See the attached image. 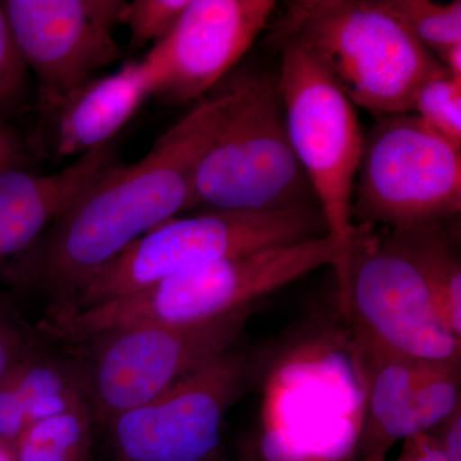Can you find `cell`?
<instances>
[{"label": "cell", "instance_id": "22", "mask_svg": "<svg viewBox=\"0 0 461 461\" xmlns=\"http://www.w3.org/2000/svg\"><path fill=\"white\" fill-rule=\"evenodd\" d=\"M27 68L25 60L18 50L16 39L5 5L0 2V118L14 113L25 99L27 84Z\"/></svg>", "mask_w": 461, "mask_h": 461}, {"label": "cell", "instance_id": "30", "mask_svg": "<svg viewBox=\"0 0 461 461\" xmlns=\"http://www.w3.org/2000/svg\"><path fill=\"white\" fill-rule=\"evenodd\" d=\"M0 461H14L11 451L7 450V448L2 447V446H0Z\"/></svg>", "mask_w": 461, "mask_h": 461}, {"label": "cell", "instance_id": "13", "mask_svg": "<svg viewBox=\"0 0 461 461\" xmlns=\"http://www.w3.org/2000/svg\"><path fill=\"white\" fill-rule=\"evenodd\" d=\"M353 353L364 391L357 457L387 455L395 442L432 432L461 405L459 363Z\"/></svg>", "mask_w": 461, "mask_h": 461}, {"label": "cell", "instance_id": "19", "mask_svg": "<svg viewBox=\"0 0 461 461\" xmlns=\"http://www.w3.org/2000/svg\"><path fill=\"white\" fill-rule=\"evenodd\" d=\"M418 41L433 54L461 44V2L448 5L430 0H388Z\"/></svg>", "mask_w": 461, "mask_h": 461}, {"label": "cell", "instance_id": "4", "mask_svg": "<svg viewBox=\"0 0 461 461\" xmlns=\"http://www.w3.org/2000/svg\"><path fill=\"white\" fill-rule=\"evenodd\" d=\"M230 83L232 99L200 159L190 211L267 213L317 205L288 138L277 76Z\"/></svg>", "mask_w": 461, "mask_h": 461}, {"label": "cell", "instance_id": "16", "mask_svg": "<svg viewBox=\"0 0 461 461\" xmlns=\"http://www.w3.org/2000/svg\"><path fill=\"white\" fill-rule=\"evenodd\" d=\"M11 378L29 426L87 406L83 382L66 351L50 354L41 348L11 373Z\"/></svg>", "mask_w": 461, "mask_h": 461}, {"label": "cell", "instance_id": "6", "mask_svg": "<svg viewBox=\"0 0 461 461\" xmlns=\"http://www.w3.org/2000/svg\"><path fill=\"white\" fill-rule=\"evenodd\" d=\"M257 308L186 326L129 327L67 346L96 429L153 402L239 344Z\"/></svg>", "mask_w": 461, "mask_h": 461}, {"label": "cell", "instance_id": "12", "mask_svg": "<svg viewBox=\"0 0 461 461\" xmlns=\"http://www.w3.org/2000/svg\"><path fill=\"white\" fill-rule=\"evenodd\" d=\"M273 0H190L172 32L139 60L150 96L202 99L248 53L271 20Z\"/></svg>", "mask_w": 461, "mask_h": 461}, {"label": "cell", "instance_id": "24", "mask_svg": "<svg viewBox=\"0 0 461 461\" xmlns=\"http://www.w3.org/2000/svg\"><path fill=\"white\" fill-rule=\"evenodd\" d=\"M395 461H450L432 433L412 436L403 441L402 450Z\"/></svg>", "mask_w": 461, "mask_h": 461}, {"label": "cell", "instance_id": "3", "mask_svg": "<svg viewBox=\"0 0 461 461\" xmlns=\"http://www.w3.org/2000/svg\"><path fill=\"white\" fill-rule=\"evenodd\" d=\"M333 269L355 353L460 363L461 338L442 320L408 230L357 224Z\"/></svg>", "mask_w": 461, "mask_h": 461}, {"label": "cell", "instance_id": "8", "mask_svg": "<svg viewBox=\"0 0 461 461\" xmlns=\"http://www.w3.org/2000/svg\"><path fill=\"white\" fill-rule=\"evenodd\" d=\"M345 245L335 236L229 258L157 282L112 300L105 311L113 329L186 326L257 308L264 297L321 267L335 268Z\"/></svg>", "mask_w": 461, "mask_h": 461}, {"label": "cell", "instance_id": "21", "mask_svg": "<svg viewBox=\"0 0 461 461\" xmlns=\"http://www.w3.org/2000/svg\"><path fill=\"white\" fill-rule=\"evenodd\" d=\"M190 0H133L127 2L122 23L129 27L133 50L157 44L172 32Z\"/></svg>", "mask_w": 461, "mask_h": 461}, {"label": "cell", "instance_id": "14", "mask_svg": "<svg viewBox=\"0 0 461 461\" xmlns=\"http://www.w3.org/2000/svg\"><path fill=\"white\" fill-rule=\"evenodd\" d=\"M117 162L108 144L50 175L25 168L0 172V276L11 282L58 218Z\"/></svg>", "mask_w": 461, "mask_h": 461}, {"label": "cell", "instance_id": "17", "mask_svg": "<svg viewBox=\"0 0 461 461\" xmlns=\"http://www.w3.org/2000/svg\"><path fill=\"white\" fill-rule=\"evenodd\" d=\"M96 426L87 406L30 424L12 448L14 461H94Z\"/></svg>", "mask_w": 461, "mask_h": 461}, {"label": "cell", "instance_id": "28", "mask_svg": "<svg viewBox=\"0 0 461 461\" xmlns=\"http://www.w3.org/2000/svg\"><path fill=\"white\" fill-rule=\"evenodd\" d=\"M230 461H259V459H258L256 453H254L251 445L249 444L240 448L238 455Z\"/></svg>", "mask_w": 461, "mask_h": 461}, {"label": "cell", "instance_id": "9", "mask_svg": "<svg viewBox=\"0 0 461 461\" xmlns=\"http://www.w3.org/2000/svg\"><path fill=\"white\" fill-rule=\"evenodd\" d=\"M258 371L257 355L236 345L165 395L96 429L95 451L102 461H220L227 414Z\"/></svg>", "mask_w": 461, "mask_h": 461}, {"label": "cell", "instance_id": "26", "mask_svg": "<svg viewBox=\"0 0 461 461\" xmlns=\"http://www.w3.org/2000/svg\"><path fill=\"white\" fill-rule=\"evenodd\" d=\"M25 151L14 131L0 118V172L12 168H23Z\"/></svg>", "mask_w": 461, "mask_h": 461}, {"label": "cell", "instance_id": "5", "mask_svg": "<svg viewBox=\"0 0 461 461\" xmlns=\"http://www.w3.org/2000/svg\"><path fill=\"white\" fill-rule=\"evenodd\" d=\"M326 235L329 227L317 205L267 213L200 212L171 218L136 240L68 303L48 311H83L229 258Z\"/></svg>", "mask_w": 461, "mask_h": 461}, {"label": "cell", "instance_id": "15", "mask_svg": "<svg viewBox=\"0 0 461 461\" xmlns=\"http://www.w3.org/2000/svg\"><path fill=\"white\" fill-rule=\"evenodd\" d=\"M150 94L139 60L93 81L48 112L50 144L58 157H81L105 145L138 113Z\"/></svg>", "mask_w": 461, "mask_h": 461}, {"label": "cell", "instance_id": "10", "mask_svg": "<svg viewBox=\"0 0 461 461\" xmlns=\"http://www.w3.org/2000/svg\"><path fill=\"white\" fill-rule=\"evenodd\" d=\"M277 48L288 138L329 233L346 248L355 233L354 187L366 133L357 107L300 42Z\"/></svg>", "mask_w": 461, "mask_h": 461}, {"label": "cell", "instance_id": "1", "mask_svg": "<svg viewBox=\"0 0 461 461\" xmlns=\"http://www.w3.org/2000/svg\"><path fill=\"white\" fill-rule=\"evenodd\" d=\"M232 99L206 94L131 165L115 163L42 236L12 285L35 287L50 308L68 303L136 240L191 209L196 169Z\"/></svg>", "mask_w": 461, "mask_h": 461}, {"label": "cell", "instance_id": "29", "mask_svg": "<svg viewBox=\"0 0 461 461\" xmlns=\"http://www.w3.org/2000/svg\"><path fill=\"white\" fill-rule=\"evenodd\" d=\"M354 461H386V455L372 454L366 456L357 457Z\"/></svg>", "mask_w": 461, "mask_h": 461}, {"label": "cell", "instance_id": "2", "mask_svg": "<svg viewBox=\"0 0 461 461\" xmlns=\"http://www.w3.org/2000/svg\"><path fill=\"white\" fill-rule=\"evenodd\" d=\"M300 42L355 105L409 113L421 85L444 69L388 0H294L269 41Z\"/></svg>", "mask_w": 461, "mask_h": 461}, {"label": "cell", "instance_id": "27", "mask_svg": "<svg viewBox=\"0 0 461 461\" xmlns=\"http://www.w3.org/2000/svg\"><path fill=\"white\" fill-rule=\"evenodd\" d=\"M436 58L447 74L461 78V44L447 48Z\"/></svg>", "mask_w": 461, "mask_h": 461}, {"label": "cell", "instance_id": "7", "mask_svg": "<svg viewBox=\"0 0 461 461\" xmlns=\"http://www.w3.org/2000/svg\"><path fill=\"white\" fill-rule=\"evenodd\" d=\"M461 213V148L415 114L379 115L364 135L353 222L393 230L450 224Z\"/></svg>", "mask_w": 461, "mask_h": 461}, {"label": "cell", "instance_id": "11", "mask_svg": "<svg viewBox=\"0 0 461 461\" xmlns=\"http://www.w3.org/2000/svg\"><path fill=\"white\" fill-rule=\"evenodd\" d=\"M9 25L38 84V109L53 111L121 56L114 32L123 0H5Z\"/></svg>", "mask_w": 461, "mask_h": 461}, {"label": "cell", "instance_id": "25", "mask_svg": "<svg viewBox=\"0 0 461 461\" xmlns=\"http://www.w3.org/2000/svg\"><path fill=\"white\" fill-rule=\"evenodd\" d=\"M430 433L448 460L461 461V405Z\"/></svg>", "mask_w": 461, "mask_h": 461}, {"label": "cell", "instance_id": "23", "mask_svg": "<svg viewBox=\"0 0 461 461\" xmlns=\"http://www.w3.org/2000/svg\"><path fill=\"white\" fill-rule=\"evenodd\" d=\"M42 348L38 330L0 296V382Z\"/></svg>", "mask_w": 461, "mask_h": 461}, {"label": "cell", "instance_id": "20", "mask_svg": "<svg viewBox=\"0 0 461 461\" xmlns=\"http://www.w3.org/2000/svg\"><path fill=\"white\" fill-rule=\"evenodd\" d=\"M411 111L433 131L461 148V78L445 69L437 72L418 90Z\"/></svg>", "mask_w": 461, "mask_h": 461}, {"label": "cell", "instance_id": "18", "mask_svg": "<svg viewBox=\"0 0 461 461\" xmlns=\"http://www.w3.org/2000/svg\"><path fill=\"white\" fill-rule=\"evenodd\" d=\"M426 269L439 313L448 330L461 338V260L448 224L405 230Z\"/></svg>", "mask_w": 461, "mask_h": 461}]
</instances>
